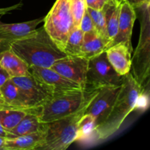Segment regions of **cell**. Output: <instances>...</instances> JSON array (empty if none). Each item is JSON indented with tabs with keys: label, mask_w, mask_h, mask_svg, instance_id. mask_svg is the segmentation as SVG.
Here are the masks:
<instances>
[{
	"label": "cell",
	"mask_w": 150,
	"mask_h": 150,
	"mask_svg": "<svg viewBox=\"0 0 150 150\" xmlns=\"http://www.w3.org/2000/svg\"><path fill=\"white\" fill-rule=\"evenodd\" d=\"M96 128L95 120L90 114H83L78 125V135L76 141L91 139Z\"/></svg>",
	"instance_id": "23"
},
{
	"label": "cell",
	"mask_w": 150,
	"mask_h": 150,
	"mask_svg": "<svg viewBox=\"0 0 150 150\" xmlns=\"http://www.w3.org/2000/svg\"><path fill=\"white\" fill-rule=\"evenodd\" d=\"M79 28L81 29L83 33H95V32H97L93 21H92L89 14L88 13L86 9L83 13Z\"/></svg>",
	"instance_id": "26"
},
{
	"label": "cell",
	"mask_w": 150,
	"mask_h": 150,
	"mask_svg": "<svg viewBox=\"0 0 150 150\" xmlns=\"http://www.w3.org/2000/svg\"><path fill=\"white\" fill-rule=\"evenodd\" d=\"M72 18H73V28L79 27L83 13L86 9L85 0H70Z\"/></svg>",
	"instance_id": "25"
},
{
	"label": "cell",
	"mask_w": 150,
	"mask_h": 150,
	"mask_svg": "<svg viewBox=\"0 0 150 150\" xmlns=\"http://www.w3.org/2000/svg\"><path fill=\"white\" fill-rule=\"evenodd\" d=\"M0 98H1V91H0Z\"/></svg>",
	"instance_id": "35"
},
{
	"label": "cell",
	"mask_w": 150,
	"mask_h": 150,
	"mask_svg": "<svg viewBox=\"0 0 150 150\" xmlns=\"http://www.w3.org/2000/svg\"><path fill=\"white\" fill-rule=\"evenodd\" d=\"M40 108H12L0 110V122L9 132L29 112L39 110Z\"/></svg>",
	"instance_id": "20"
},
{
	"label": "cell",
	"mask_w": 150,
	"mask_h": 150,
	"mask_svg": "<svg viewBox=\"0 0 150 150\" xmlns=\"http://www.w3.org/2000/svg\"><path fill=\"white\" fill-rule=\"evenodd\" d=\"M83 32L79 27L73 28L67 38L64 52L67 56H80L83 41Z\"/></svg>",
	"instance_id": "22"
},
{
	"label": "cell",
	"mask_w": 150,
	"mask_h": 150,
	"mask_svg": "<svg viewBox=\"0 0 150 150\" xmlns=\"http://www.w3.org/2000/svg\"><path fill=\"white\" fill-rule=\"evenodd\" d=\"M93 98L94 97L76 112L45 123V139L38 150H65L76 142L79 120Z\"/></svg>",
	"instance_id": "5"
},
{
	"label": "cell",
	"mask_w": 150,
	"mask_h": 150,
	"mask_svg": "<svg viewBox=\"0 0 150 150\" xmlns=\"http://www.w3.org/2000/svg\"><path fill=\"white\" fill-rule=\"evenodd\" d=\"M88 63L89 59L81 56H66L56 61L50 68L77 83L83 89H86Z\"/></svg>",
	"instance_id": "9"
},
{
	"label": "cell",
	"mask_w": 150,
	"mask_h": 150,
	"mask_svg": "<svg viewBox=\"0 0 150 150\" xmlns=\"http://www.w3.org/2000/svg\"><path fill=\"white\" fill-rule=\"evenodd\" d=\"M40 109L38 111L29 112L19 122L17 125L8 132L7 139L29 134L42 130L45 126V123L41 122L39 119Z\"/></svg>",
	"instance_id": "18"
},
{
	"label": "cell",
	"mask_w": 150,
	"mask_h": 150,
	"mask_svg": "<svg viewBox=\"0 0 150 150\" xmlns=\"http://www.w3.org/2000/svg\"><path fill=\"white\" fill-rule=\"evenodd\" d=\"M123 76L116 72L106 57L105 51L89 59L86 72V86L100 88L105 86H121Z\"/></svg>",
	"instance_id": "7"
},
{
	"label": "cell",
	"mask_w": 150,
	"mask_h": 150,
	"mask_svg": "<svg viewBox=\"0 0 150 150\" xmlns=\"http://www.w3.org/2000/svg\"><path fill=\"white\" fill-rule=\"evenodd\" d=\"M17 108V107H13L12 105H8L6 103L5 101L3 100L2 98H0V110L5 109V108Z\"/></svg>",
	"instance_id": "31"
},
{
	"label": "cell",
	"mask_w": 150,
	"mask_h": 150,
	"mask_svg": "<svg viewBox=\"0 0 150 150\" xmlns=\"http://www.w3.org/2000/svg\"><path fill=\"white\" fill-rule=\"evenodd\" d=\"M98 92V88L90 87L54 93L40 108V120L42 123H48L70 115L81 108Z\"/></svg>",
	"instance_id": "3"
},
{
	"label": "cell",
	"mask_w": 150,
	"mask_h": 150,
	"mask_svg": "<svg viewBox=\"0 0 150 150\" xmlns=\"http://www.w3.org/2000/svg\"><path fill=\"white\" fill-rule=\"evenodd\" d=\"M1 98L6 103L17 108H30L27 99L12 79L7 80L0 87Z\"/></svg>",
	"instance_id": "19"
},
{
	"label": "cell",
	"mask_w": 150,
	"mask_h": 150,
	"mask_svg": "<svg viewBox=\"0 0 150 150\" xmlns=\"http://www.w3.org/2000/svg\"><path fill=\"white\" fill-rule=\"evenodd\" d=\"M86 10H87L88 13L89 14L92 21H93L95 29H96L98 34H99L100 36H102L105 39L110 41L109 38L108 37V34H107L106 21H105V16L104 10H95V9L87 7H86Z\"/></svg>",
	"instance_id": "24"
},
{
	"label": "cell",
	"mask_w": 150,
	"mask_h": 150,
	"mask_svg": "<svg viewBox=\"0 0 150 150\" xmlns=\"http://www.w3.org/2000/svg\"><path fill=\"white\" fill-rule=\"evenodd\" d=\"M11 79L26 97L30 108H40L54 94L52 88L30 72Z\"/></svg>",
	"instance_id": "8"
},
{
	"label": "cell",
	"mask_w": 150,
	"mask_h": 150,
	"mask_svg": "<svg viewBox=\"0 0 150 150\" xmlns=\"http://www.w3.org/2000/svg\"><path fill=\"white\" fill-rule=\"evenodd\" d=\"M0 65L7 70L11 78L26 76L29 73L28 64L10 48L0 51Z\"/></svg>",
	"instance_id": "16"
},
{
	"label": "cell",
	"mask_w": 150,
	"mask_h": 150,
	"mask_svg": "<svg viewBox=\"0 0 150 150\" xmlns=\"http://www.w3.org/2000/svg\"><path fill=\"white\" fill-rule=\"evenodd\" d=\"M22 5H23L22 2H20L18 3V4H15V5L10 6V7H4V8H0V16H3V15L4 14H7V13H10V12L13 11V10H18V9L21 8Z\"/></svg>",
	"instance_id": "29"
},
{
	"label": "cell",
	"mask_w": 150,
	"mask_h": 150,
	"mask_svg": "<svg viewBox=\"0 0 150 150\" xmlns=\"http://www.w3.org/2000/svg\"><path fill=\"white\" fill-rule=\"evenodd\" d=\"M9 48L29 67H51L56 61L67 56L51 39L43 26L11 42Z\"/></svg>",
	"instance_id": "1"
},
{
	"label": "cell",
	"mask_w": 150,
	"mask_h": 150,
	"mask_svg": "<svg viewBox=\"0 0 150 150\" xmlns=\"http://www.w3.org/2000/svg\"><path fill=\"white\" fill-rule=\"evenodd\" d=\"M0 136L5 138H8L9 136V133L4 128V127H3V126L1 125V122H0Z\"/></svg>",
	"instance_id": "32"
},
{
	"label": "cell",
	"mask_w": 150,
	"mask_h": 150,
	"mask_svg": "<svg viewBox=\"0 0 150 150\" xmlns=\"http://www.w3.org/2000/svg\"><path fill=\"white\" fill-rule=\"evenodd\" d=\"M10 79H11L10 74L2 66L0 65V87Z\"/></svg>",
	"instance_id": "28"
},
{
	"label": "cell",
	"mask_w": 150,
	"mask_h": 150,
	"mask_svg": "<svg viewBox=\"0 0 150 150\" xmlns=\"http://www.w3.org/2000/svg\"><path fill=\"white\" fill-rule=\"evenodd\" d=\"M45 139V126L42 130L29 134L6 139L4 150H38Z\"/></svg>",
	"instance_id": "15"
},
{
	"label": "cell",
	"mask_w": 150,
	"mask_h": 150,
	"mask_svg": "<svg viewBox=\"0 0 150 150\" xmlns=\"http://www.w3.org/2000/svg\"><path fill=\"white\" fill-rule=\"evenodd\" d=\"M113 0H85L86 6L87 7L95 9V10H103L105 4Z\"/></svg>",
	"instance_id": "27"
},
{
	"label": "cell",
	"mask_w": 150,
	"mask_h": 150,
	"mask_svg": "<svg viewBox=\"0 0 150 150\" xmlns=\"http://www.w3.org/2000/svg\"><path fill=\"white\" fill-rule=\"evenodd\" d=\"M6 139H7V138L0 136V150H4V145H5Z\"/></svg>",
	"instance_id": "33"
},
{
	"label": "cell",
	"mask_w": 150,
	"mask_h": 150,
	"mask_svg": "<svg viewBox=\"0 0 150 150\" xmlns=\"http://www.w3.org/2000/svg\"><path fill=\"white\" fill-rule=\"evenodd\" d=\"M143 89L130 72L123 76L122 83L109 114L94 132L92 137L95 141L105 140L120 128L127 116L136 109Z\"/></svg>",
	"instance_id": "2"
},
{
	"label": "cell",
	"mask_w": 150,
	"mask_h": 150,
	"mask_svg": "<svg viewBox=\"0 0 150 150\" xmlns=\"http://www.w3.org/2000/svg\"><path fill=\"white\" fill-rule=\"evenodd\" d=\"M150 1L135 7L141 24V33L131 58L130 73L143 89L149 84L150 74Z\"/></svg>",
	"instance_id": "4"
},
{
	"label": "cell",
	"mask_w": 150,
	"mask_h": 150,
	"mask_svg": "<svg viewBox=\"0 0 150 150\" xmlns=\"http://www.w3.org/2000/svg\"><path fill=\"white\" fill-rule=\"evenodd\" d=\"M121 3L117 0H113L105 4V7L103 8L105 12L107 34L110 40V42L113 40L117 34Z\"/></svg>",
	"instance_id": "21"
},
{
	"label": "cell",
	"mask_w": 150,
	"mask_h": 150,
	"mask_svg": "<svg viewBox=\"0 0 150 150\" xmlns=\"http://www.w3.org/2000/svg\"><path fill=\"white\" fill-rule=\"evenodd\" d=\"M29 72L52 88L54 93L66 91L83 89L77 83L64 77L50 67H29Z\"/></svg>",
	"instance_id": "13"
},
{
	"label": "cell",
	"mask_w": 150,
	"mask_h": 150,
	"mask_svg": "<svg viewBox=\"0 0 150 150\" xmlns=\"http://www.w3.org/2000/svg\"><path fill=\"white\" fill-rule=\"evenodd\" d=\"M43 21L44 17L16 23H5L0 21V51L2 48H9L11 42L27 36Z\"/></svg>",
	"instance_id": "11"
},
{
	"label": "cell",
	"mask_w": 150,
	"mask_h": 150,
	"mask_svg": "<svg viewBox=\"0 0 150 150\" xmlns=\"http://www.w3.org/2000/svg\"><path fill=\"white\" fill-rule=\"evenodd\" d=\"M109 42V40L103 38L97 32L84 33L80 56L90 59L104 52L108 48Z\"/></svg>",
	"instance_id": "17"
},
{
	"label": "cell",
	"mask_w": 150,
	"mask_h": 150,
	"mask_svg": "<svg viewBox=\"0 0 150 150\" xmlns=\"http://www.w3.org/2000/svg\"><path fill=\"white\" fill-rule=\"evenodd\" d=\"M126 1H127L132 7L135 8L138 6L144 4L145 2L150 1V0H126Z\"/></svg>",
	"instance_id": "30"
},
{
	"label": "cell",
	"mask_w": 150,
	"mask_h": 150,
	"mask_svg": "<svg viewBox=\"0 0 150 150\" xmlns=\"http://www.w3.org/2000/svg\"><path fill=\"white\" fill-rule=\"evenodd\" d=\"M120 87L121 86H105L98 88V92L86 107L84 114H90L95 118L96 127L106 119Z\"/></svg>",
	"instance_id": "10"
},
{
	"label": "cell",
	"mask_w": 150,
	"mask_h": 150,
	"mask_svg": "<svg viewBox=\"0 0 150 150\" xmlns=\"http://www.w3.org/2000/svg\"><path fill=\"white\" fill-rule=\"evenodd\" d=\"M43 27L51 39L64 51L70 31L73 28L70 0H57L44 17Z\"/></svg>",
	"instance_id": "6"
},
{
	"label": "cell",
	"mask_w": 150,
	"mask_h": 150,
	"mask_svg": "<svg viewBox=\"0 0 150 150\" xmlns=\"http://www.w3.org/2000/svg\"><path fill=\"white\" fill-rule=\"evenodd\" d=\"M105 51L108 62L118 74L123 76L130 72L132 51L125 44L120 42L111 45Z\"/></svg>",
	"instance_id": "14"
},
{
	"label": "cell",
	"mask_w": 150,
	"mask_h": 150,
	"mask_svg": "<svg viewBox=\"0 0 150 150\" xmlns=\"http://www.w3.org/2000/svg\"><path fill=\"white\" fill-rule=\"evenodd\" d=\"M136 18H137V15H136L134 7H132L127 1H122L120 16H119L117 34L113 40L110 42L108 47L122 42L133 51V47L131 45V37L133 25H134Z\"/></svg>",
	"instance_id": "12"
},
{
	"label": "cell",
	"mask_w": 150,
	"mask_h": 150,
	"mask_svg": "<svg viewBox=\"0 0 150 150\" xmlns=\"http://www.w3.org/2000/svg\"><path fill=\"white\" fill-rule=\"evenodd\" d=\"M117 1H119V2H122V1H126V0H117Z\"/></svg>",
	"instance_id": "34"
}]
</instances>
